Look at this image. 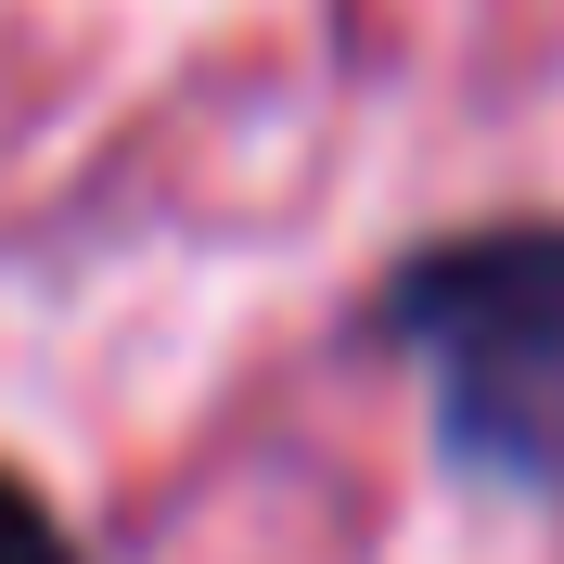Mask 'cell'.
<instances>
[{
    "label": "cell",
    "instance_id": "obj_1",
    "mask_svg": "<svg viewBox=\"0 0 564 564\" xmlns=\"http://www.w3.org/2000/svg\"><path fill=\"white\" fill-rule=\"evenodd\" d=\"M436 386V436L488 488L564 500V218L449 231L372 308Z\"/></svg>",
    "mask_w": 564,
    "mask_h": 564
},
{
    "label": "cell",
    "instance_id": "obj_2",
    "mask_svg": "<svg viewBox=\"0 0 564 564\" xmlns=\"http://www.w3.org/2000/svg\"><path fill=\"white\" fill-rule=\"evenodd\" d=\"M0 564H77V552H65V527H52V513H39L13 475H0Z\"/></svg>",
    "mask_w": 564,
    "mask_h": 564
}]
</instances>
